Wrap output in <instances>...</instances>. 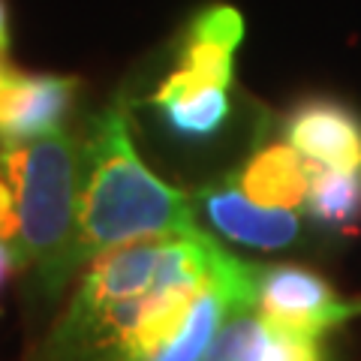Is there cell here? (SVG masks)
Masks as SVG:
<instances>
[{
  "mask_svg": "<svg viewBox=\"0 0 361 361\" xmlns=\"http://www.w3.org/2000/svg\"><path fill=\"white\" fill-rule=\"evenodd\" d=\"M199 229L196 205L163 184L130 139V118L121 99L90 118L82 142L75 271L115 247Z\"/></svg>",
  "mask_w": 361,
  "mask_h": 361,
  "instance_id": "6da1fadb",
  "label": "cell"
},
{
  "mask_svg": "<svg viewBox=\"0 0 361 361\" xmlns=\"http://www.w3.org/2000/svg\"><path fill=\"white\" fill-rule=\"evenodd\" d=\"M82 145L58 130L0 148V175L16 193V244L42 298H58L75 271Z\"/></svg>",
  "mask_w": 361,
  "mask_h": 361,
  "instance_id": "7a4b0ae2",
  "label": "cell"
},
{
  "mask_svg": "<svg viewBox=\"0 0 361 361\" xmlns=\"http://www.w3.org/2000/svg\"><path fill=\"white\" fill-rule=\"evenodd\" d=\"M256 310L268 329L322 337L334 325L361 313V301H343L337 289L301 265L256 268Z\"/></svg>",
  "mask_w": 361,
  "mask_h": 361,
  "instance_id": "3957f363",
  "label": "cell"
},
{
  "mask_svg": "<svg viewBox=\"0 0 361 361\" xmlns=\"http://www.w3.org/2000/svg\"><path fill=\"white\" fill-rule=\"evenodd\" d=\"M244 37V18L238 9L214 4L190 18L178 66L163 78L151 97V106L199 94L205 87H229L235 73V49Z\"/></svg>",
  "mask_w": 361,
  "mask_h": 361,
  "instance_id": "277c9868",
  "label": "cell"
},
{
  "mask_svg": "<svg viewBox=\"0 0 361 361\" xmlns=\"http://www.w3.org/2000/svg\"><path fill=\"white\" fill-rule=\"evenodd\" d=\"M193 205L208 217L211 229H217L232 244L253 250H286L301 241V217L295 208L259 205L235 178L199 187L193 193Z\"/></svg>",
  "mask_w": 361,
  "mask_h": 361,
  "instance_id": "5b68a950",
  "label": "cell"
},
{
  "mask_svg": "<svg viewBox=\"0 0 361 361\" xmlns=\"http://www.w3.org/2000/svg\"><path fill=\"white\" fill-rule=\"evenodd\" d=\"M283 133L304 160L337 172L361 169V115L341 99L310 97L286 115Z\"/></svg>",
  "mask_w": 361,
  "mask_h": 361,
  "instance_id": "8992f818",
  "label": "cell"
},
{
  "mask_svg": "<svg viewBox=\"0 0 361 361\" xmlns=\"http://www.w3.org/2000/svg\"><path fill=\"white\" fill-rule=\"evenodd\" d=\"M75 75H25L18 73L0 87V148L58 133L78 99Z\"/></svg>",
  "mask_w": 361,
  "mask_h": 361,
  "instance_id": "52a82bcc",
  "label": "cell"
},
{
  "mask_svg": "<svg viewBox=\"0 0 361 361\" xmlns=\"http://www.w3.org/2000/svg\"><path fill=\"white\" fill-rule=\"evenodd\" d=\"M313 163L292 148V145L274 142L253 151L247 163L232 178L238 180L253 202L265 208H298L307 199Z\"/></svg>",
  "mask_w": 361,
  "mask_h": 361,
  "instance_id": "ba28073f",
  "label": "cell"
},
{
  "mask_svg": "<svg viewBox=\"0 0 361 361\" xmlns=\"http://www.w3.org/2000/svg\"><path fill=\"white\" fill-rule=\"evenodd\" d=\"M304 211L316 226L334 235H355L361 229V169L337 172L313 166Z\"/></svg>",
  "mask_w": 361,
  "mask_h": 361,
  "instance_id": "9c48e42d",
  "label": "cell"
},
{
  "mask_svg": "<svg viewBox=\"0 0 361 361\" xmlns=\"http://www.w3.org/2000/svg\"><path fill=\"white\" fill-rule=\"evenodd\" d=\"M163 115L169 133H175L184 142H205L217 135L229 121L232 103L226 97V87H205L199 94L172 99V103L157 106Z\"/></svg>",
  "mask_w": 361,
  "mask_h": 361,
  "instance_id": "30bf717a",
  "label": "cell"
},
{
  "mask_svg": "<svg viewBox=\"0 0 361 361\" xmlns=\"http://www.w3.org/2000/svg\"><path fill=\"white\" fill-rule=\"evenodd\" d=\"M27 262L21 256L18 244H9V238H0V292H4L13 280L18 277V271H25Z\"/></svg>",
  "mask_w": 361,
  "mask_h": 361,
  "instance_id": "8fae6325",
  "label": "cell"
},
{
  "mask_svg": "<svg viewBox=\"0 0 361 361\" xmlns=\"http://www.w3.org/2000/svg\"><path fill=\"white\" fill-rule=\"evenodd\" d=\"M18 235V214H16V193L13 187L0 178V238L13 241Z\"/></svg>",
  "mask_w": 361,
  "mask_h": 361,
  "instance_id": "7c38bea8",
  "label": "cell"
},
{
  "mask_svg": "<svg viewBox=\"0 0 361 361\" xmlns=\"http://www.w3.org/2000/svg\"><path fill=\"white\" fill-rule=\"evenodd\" d=\"M9 51V13H6V0H0V58H6Z\"/></svg>",
  "mask_w": 361,
  "mask_h": 361,
  "instance_id": "4fadbf2b",
  "label": "cell"
},
{
  "mask_svg": "<svg viewBox=\"0 0 361 361\" xmlns=\"http://www.w3.org/2000/svg\"><path fill=\"white\" fill-rule=\"evenodd\" d=\"M16 75H18V70H13V66H6V63H4V58H0V87H6Z\"/></svg>",
  "mask_w": 361,
  "mask_h": 361,
  "instance_id": "5bb4252c",
  "label": "cell"
}]
</instances>
